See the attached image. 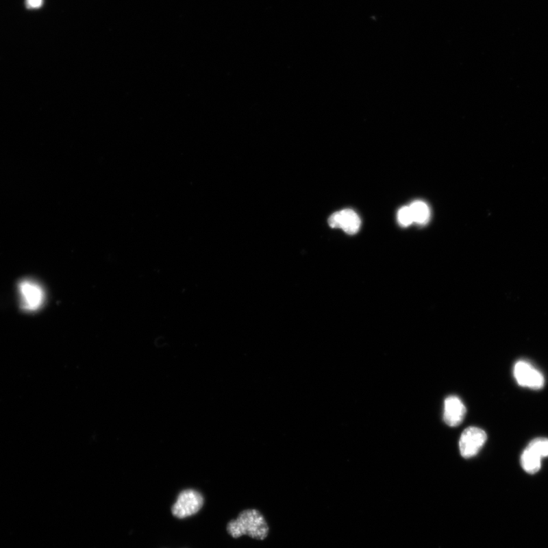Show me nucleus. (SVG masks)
Returning a JSON list of instances; mask_svg holds the SVG:
<instances>
[{"instance_id": "7ed1b4c3", "label": "nucleus", "mask_w": 548, "mask_h": 548, "mask_svg": "<svg viewBox=\"0 0 548 548\" xmlns=\"http://www.w3.org/2000/svg\"><path fill=\"white\" fill-rule=\"evenodd\" d=\"M513 375L520 386L534 390L543 388L545 378L543 373L525 360L518 361L513 369Z\"/></svg>"}, {"instance_id": "f03ea898", "label": "nucleus", "mask_w": 548, "mask_h": 548, "mask_svg": "<svg viewBox=\"0 0 548 548\" xmlns=\"http://www.w3.org/2000/svg\"><path fill=\"white\" fill-rule=\"evenodd\" d=\"M203 503L204 499L200 492L192 489L185 490L178 495L171 512L176 518H188L200 511Z\"/></svg>"}, {"instance_id": "423d86ee", "label": "nucleus", "mask_w": 548, "mask_h": 548, "mask_svg": "<svg viewBox=\"0 0 548 548\" xmlns=\"http://www.w3.org/2000/svg\"><path fill=\"white\" fill-rule=\"evenodd\" d=\"M332 228L341 229L348 235H354L360 230L361 221L359 216L351 209L334 212L328 219Z\"/></svg>"}, {"instance_id": "39448f33", "label": "nucleus", "mask_w": 548, "mask_h": 548, "mask_svg": "<svg viewBox=\"0 0 548 548\" xmlns=\"http://www.w3.org/2000/svg\"><path fill=\"white\" fill-rule=\"evenodd\" d=\"M18 290L22 306L26 311H36L42 306L45 292L42 288L31 280H24L19 284Z\"/></svg>"}, {"instance_id": "6e6552de", "label": "nucleus", "mask_w": 548, "mask_h": 548, "mask_svg": "<svg viewBox=\"0 0 548 548\" xmlns=\"http://www.w3.org/2000/svg\"><path fill=\"white\" fill-rule=\"evenodd\" d=\"M520 462L523 470L527 474H536L541 467V458L529 448L523 451Z\"/></svg>"}, {"instance_id": "9d476101", "label": "nucleus", "mask_w": 548, "mask_h": 548, "mask_svg": "<svg viewBox=\"0 0 548 548\" xmlns=\"http://www.w3.org/2000/svg\"><path fill=\"white\" fill-rule=\"evenodd\" d=\"M537 454L541 458L548 457V438H534L527 445V447Z\"/></svg>"}, {"instance_id": "20e7f679", "label": "nucleus", "mask_w": 548, "mask_h": 548, "mask_svg": "<svg viewBox=\"0 0 548 548\" xmlns=\"http://www.w3.org/2000/svg\"><path fill=\"white\" fill-rule=\"evenodd\" d=\"M486 438L488 436L482 429L475 427L466 429L459 441L461 455L465 458L476 456L484 447Z\"/></svg>"}, {"instance_id": "1a4fd4ad", "label": "nucleus", "mask_w": 548, "mask_h": 548, "mask_svg": "<svg viewBox=\"0 0 548 548\" xmlns=\"http://www.w3.org/2000/svg\"><path fill=\"white\" fill-rule=\"evenodd\" d=\"M414 219V223L418 225L427 224L430 218V210L426 203L415 201L409 206Z\"/></svg>"}, {"instance_id": "0eeeda50", "label": "nucleus", "mask_w": 548, "mask_h": 548, "mask_svg": "<svg viewBox=\"0 0 548 548\" xmlns=\"http://www.w3.org/2000/svg\"><path fill=\"white\" fill-rule=\"evenodd\" d=\"M466 414L464 403L457 396H449L445 401L444 421L450 427L460 424Z\"/></svg>"}, {"instance_id": "f257e3e1", "label": "nucleus", "mask_w": 548, "mask_h": 548, "mask_svg": "<svg viewBox=\"0 0 548 548\" xmlns=\"http://www.w3.org/2000/svg\"><path fill=\"white\" fill-rule=\"evenodd\" d=\"M226 530L233 538L247 536L262 540L269 536V526L258 510H246L240 513L236 519L230 521Z\"/></svg>"}, {"instance_id": "9b49d317", "label": "nucleus", "mask_w": 548, "mask_h": 548, "mask_svg": "<svg viewBox=\"0 0 548 548\" xmlns=\"http://www.w3.org/2000/svg\"><path fill=\"white\" fill-rule=\"evenodd\" d=\"M397 221L402 226H409L414 223L412 212H411L410 207H403L400 209L397 214Z\"/></svg>"}, {"instance_id": "f8f14e48", "label": "nucleus", "mask_w": 548, "mask_h": 548, "mask_svg": "<svg viewBox=\"0 0 548 548\" xmlns=\"http://www.w3.org/2000/svg\"><path fill=\"white\" fill-rule=\"evenodd\" d=\"M43 3V0H26V5L29 9H37Z\"/></svg>"}]
</instances>
